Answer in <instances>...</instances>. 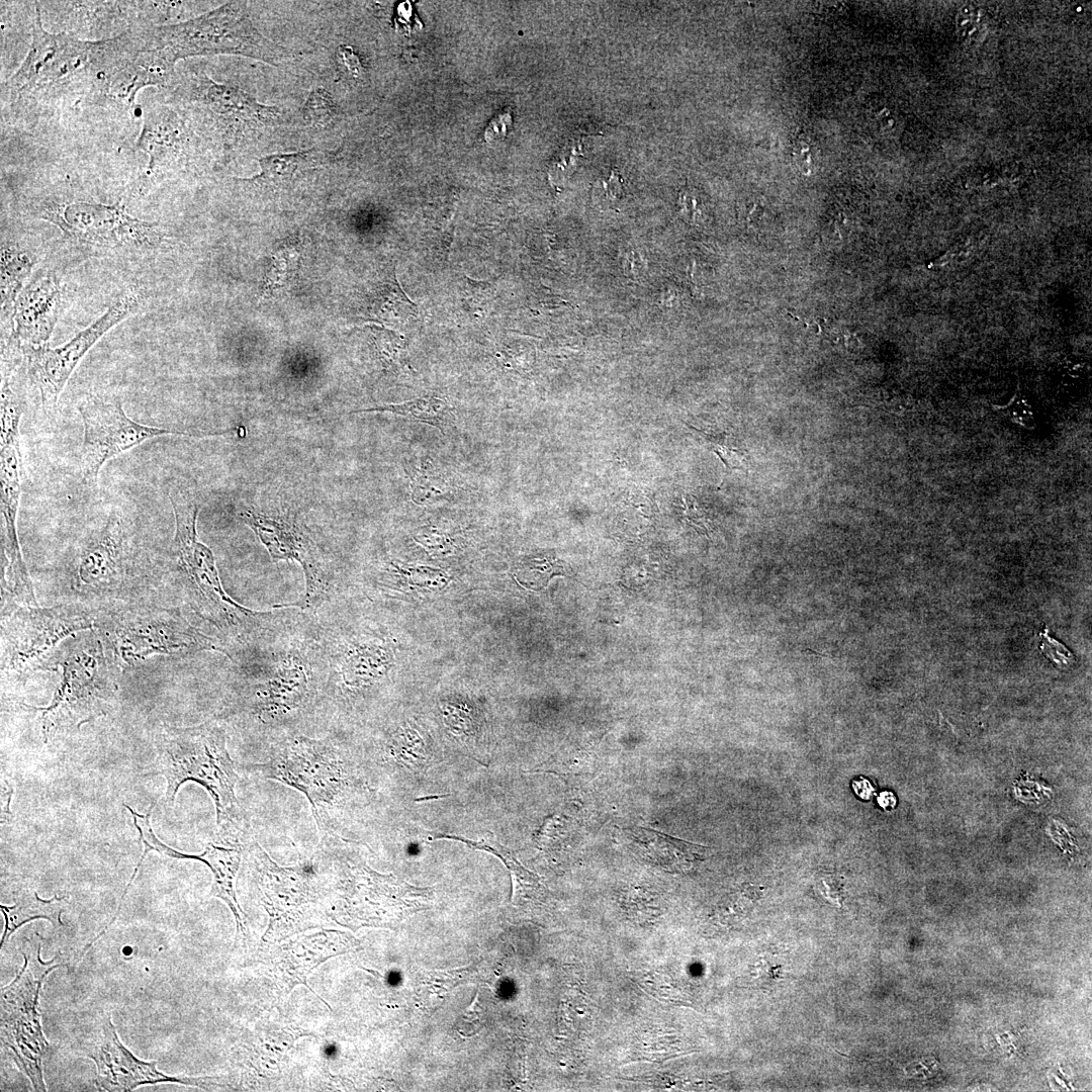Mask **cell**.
I'll return each mask as SVG.
<instances>
[{
    "instance_id": "1",
    "label": "cell",
    "mask_w": 1092,
    "mask_h": 1092,
    "mask_svg": "<svg viewBox=\"0 0 1092 1092\" xmlns=\"http://www.w3.org/2000/svg\"><path fill=\"white\" fill-rule=\"evenodd\" d=\"M232 662L237 710L248 729L276 738L323 710L327 668L309 614L298 609L270 638Z\"/></svg>"
},
{
    "instance_id": "2",
    "label": "cell",
    "mask_w": 1092,
    "mask_h": 1092,
    "mask_svg": "<svg viewBox=\"0 0 1092 1092\" xmlns=\"http://www.w3.org/2000/svg\"><path fill=\"white\" fill-rule=\"evenodd\" d=\"M122 47L121 35L91 41L43 28L37 5L32 41L19 69L3 84L2 99L17 118L53 113L82 98L104 100Z\"/></svg>"
},
{
    "instance_id": "3",
    "label": "cell",
    "mask_w": 1092,
    "mask_h": 1092,
    "mask_svg": "<svg viewBox=\"0 0 1092 1092\" xmlns=\"http://www.w3.org/2000/svg\"><path fill=\"white\" fill-rule=\"evenodd\" d=\"M169 496L175 515L172 551L182 574V595L197 616L216 630L233 661L282 628L296 609L275 606L274 611L260 612L232 599L221 584L211 550L197 540V502L181 489Z\"/></svg>"
},
{
    "instance_id": "4",
    "label": "cell",
    "mask_w": 1092,
    "mask_h": 1092,
    "mask_svg": "<svg viewBox=\"0 0 1092 1092\" xmlns=\"http://www.w3.org/2000/svg\"><path fill=\"white\" fill-rule=\"evenodd\" d=\"M147 775L166 778V798L170 805L174 804L179 788L192 781L211 796L218 825L238 816L235 786L239 776L228 751L225 729L218 722L184 728L164 726L158 738L154 768Z\"/></svg>"
},
{
    "instance_id": "5",
    "label": "cell",
    "mask_w": 1092,
    "mask_h": 1092,
    "mask_svg": "<svg viewBox=\"0 0 1092 1092\" xmlns=\"http://www.w3.org/2000/svg\"><path fill=\"white\" fill-rule=\"evenodd\" d=\"M112 654L95 634L69 643L57 656L55 670L62 669L60 685L47 707L23 704L40 713L43 741L62 730L77 727L105 715L115 698L117 682Z\"/></svg>"
},
{
    "instance_id": "6",
    "label": "cell",
    "mask_w": 1092,
    "mask_h": 1092,
    "mask_svg": "<svg viewBox=\"0 0 1092 1092\" xmlns=\"http://www.w3.org/2000/svg\"><path fill=\"white\" fill-rule=\"evenodd\" d=\"M133 31L145 48L160 51L173 64L192 56L238 54L277 66L287 53L258 32L240 2L187 21Z\"/></svg>"
},
{
    "instance_id": "7",
    "label": "cell",
    "mask_w": 1092,
    "mask_h": 1092,
    "mask_svg": "<svg viewBox=\"0 0 1092 1092\" xmlns=\"http://www.w3.org/2000/svg\"><path fill=\"white\" fill-rule=\"evenodd\" d=\"M118 663L133 666L156 655L183 657L225 644L193 625L178 608H129L98 618L97 627Z\"/></svg>"
},
{
    "instance_id": "8",
    "label": "cell",
    "mask_w": 1092,
    "mask_h": 1092,
    "mask_svg": "<svg viewBox=\"0 0 1092 1092\" xmlns=\"http://www.w3.org/2000/svg\"><path fill=\"white\" fill-rule=\"evenodd\" d=\"M41 943H33L22 954L24 965L14 980L1 988V1042L17 1068L30 1080L34 1091H47L42 1061L49 1050L43 1035L39 994L48 975L59 968L55 959H40Z\"/></svg>"
},
{
    "instance_id": "9",
    "label": "cell",
    "mask_w": 1092,
    "mask_h": 1092,
    "mask_svg": "<svg viewBox=\"0 0 1092 1092\" xmlns=\"http://www.w3.org/2000/svg\"><path fill=\"white\" fill-rule=\"evenodd\" d=\"M97 623L92 611L78 605H13L3 614L2 663L16 673L55 670L58 645L79 631L96 628Z\"/></svg>"
},
{
    "instance_id": "10",
    "label": "cell",
    "mask_w": 1092,
    "mask_h": 1092,
    "mask_svg": "<svg viewBox=\"0 0 1092 1092\" xmlns=\"http://www.w3.org/2000/svg\"><path fill=\"white\" fill-rule=\"evenodd\" d=\"M250 770L302 793L315 820L321 806L335 802L345 786L344 768L333 742L297 731L276 737L267 760L252 764Z\"/></svg>"
},
{
    "instance_id": "11",
    "label": "cell",
    "mask_w": 1092,
    "mask_h": 1092,
    "mask_svg": "<svg viewBox=\"0 0 1092 1092\" xmlns=\"http://www.w3.org/2000/svg\"><path fill=\"white\" fill-rule=\"evenodd\" d=\"M78 411L84 428L80 467L84 480L91 484L96 483L106 461L150 439L165 435L213 437L241 431L239 427L217 431H182L147 426L131 420L118 398L100 395L85 398L78 405Z\"/></svg>"
},
{
    "instance_id": "12",
    "label": "cell",
    "mask_w": 1092,
    "mask_h": 1092,
    "mask_svg": "<svg viewBox=\"0 0 1092 1092\" xmlns=\"http://www.w3.org/2000/svg\"><path fill=\"white\" fill-rule=\"evenodd\" d=\"M38 216L57 225L68 238L100 247L156 248L165 234L158 224L139 219L119 203L48 202Z\"/></svg>"
},
{
    "instance_id": "13",
    "label": "cell",
    "mask_w": 1092,
    "mask_h": 1092,
    "mask_svg": "<svg viewBox=\"0 0 1092 1092\" xmlns=\"http://www.w3.org/2000/svg\"><path fill=\"white\" fill-rule=\"evenodd\" d=\"M243 519L266 547L273 561L296 560L302 567L305 580L302 598L277 606L313 613L338 597L337 578L331 561L305 527L294 521L252 511H247Z\"/></svg>"
},
{
    "instance_id": "14",
    "label": "cell",
    "mask_w": 1092,
    "mask_h": 1092,
    "mask_svg": "<svg viewBox=\"0 0 1092 1092\" xmlns=\"http://www.w3.org/2000/svg\"><path fill=\"white\" fill-rule=\"evenodd\" d=\"M140 302L141 293L129 288L121 293L101 316L67 343L54 348L47 344L22 348L28 373L40 392L46 408L52 410L56 406L71 374L95 343L134 312Z\"/></svg>"
},
{
    "instance_id": "15",
    "label": "cell",
    "mask_w": 1092,
    "mask_h": 1092,
    "mask_svg": "<svg viewBox=\"0 0 1092 1092\" xmlns=\"http://www.w3.org/2000/svg\"><path fill=\"white\" fill-rule=\"evenodd\" d=\"M99 1031L83 1043L84 1054L96 1065L97 1086L105 1091H132L140 1086L178 1083L202 1089L223 1087L216 1077L170 1076L157 1070V1061L138 1059L120 1041L109 1014L102 1017Z\"/></svg>"
},
{
    "instance_id": "16",
    "label": "cell",
    "mask_w": 1092,
    "mask_h": 1092,
    "mask_svg": "<svg viewBox=\"0 0 1092 1092\" xmlns=\"http://www.w3.org/2000/svg\"><path fill=\"white\" fill-rule=\"evenodd\" d=\"M339 897L341 915L354 925H392L421 908L428 889H417L366 866L351 869Z\"/></svg>"
},
{
    "instance_id": "17",
    "label": "cell",
    "mask_w": 1092,
    "mask_h": 1092,
    "mask_svg": "<svg viewBox=\"0 0 1092 1092\" xmlns=\"http://www.w3.org/2000/svg\"><path fill=\"white\" fill-rule=\"evenodd\" d=\"M255 882L270 916L269 929H296L315 913L316 894L302 868L277 864L257 842L249 848Z\"/></svg>"
},
{
    "instance_id": "18",
    "label": "cell",
    "mask_w": 1092,
    "mask_h": 1092,
    "mask_svg": "<svg viewBox=\"0 0 1092 1092\" xmlns=\"http://www.w3.org/2000/svg\"><path fill=\"white\" fill-rule=\"evenodd\" d=\"M136 146L149 157L145 179L159 180L188 163L195 136L177 107L158 103L145 111Z\"/></svg>"
},
{
    "instance_id": "19",
    "label": "cell",
    "mask_w": 1092,
    "mask_h": 1092,
    "mask_svg": "<svg viewBox=\"0 0 1092 1092\" xmlns=\"http://www.w3.org/2000/svg\"><path fill=\"white\" fill-rule=\"evenodd\" d=\"M186 95L167 92L172 97L186 98L198 106L220 131L229 132L239 125L258 126L273 122L279 109L259 103L237 86L213 81L205 74L195 75L186 82Z\"/></svg>"
},
{
    "instance_id": "20",
    "label": "cell",
    "mask_w": 1092,
    "mask_h": 1092,
    "mask_svg": "<svg viewBox=\"0 0 1092 1092\" xmlns=\"http://www.w3.org/2000/svg\"><path fill=\"white\" fill-rule=\"evenodd\" d=\"M57 275L40 269L31 276L12 309L13 336L21 348L46 345L66 304Z\"/></svg>"
},
{
    "instance_id": "21",
    "label": "cell",
    "mask_w": 1092,
    "mask_h": 1092,
    "mask_svg": "<svg viewBox=\"0 0 1092 1092\" xmlns=\"http://www.w3.org/2000/svg\"><path fill=\"white\" fill-rule=\"evenodd\" d=\"M126 547L121 521L111 516L81 546L76 568L78 584L99 592L117 589L125 578Z\"/></svg>"
},
{
    "instance_id": "22",
    "label": "cell",
    "mask_w": 1092,
    "mask_h": 1092,
    "mask_svg": "<svg viewBox=\"0 0 1092 1092\" xmlns=\"http://www.w3.org/2000/svg\"><path fill=\"white\" fill-rule=\"evenodd\" d=\"M39 4V2H37ZM39 4L53 15L64 33L99 41L114 38L131 29L130 1H46Z\"/></svg>"
},
{
    "instance_id": "23",
    "label": "cell",
    "mask_w": 1092,
    "mask_h": 1092,
    "mask_svg": "<svg viewBox=\"0 0 1092 1092\" xmlns=\"http://www.w3.org/2000/svg\"><path fill=\"white\" fill-rule=\"evenodd\" d=\"M354 946L353 937L337 930L300 936L277 949L272 958L273 972L288 992L298 984L310 989L306 978L318 965Z\"/></svg>"
},
{
    "instance_id": "24",
    "label": "cell",
    "mask_w": 1092,
    "mask_h": 1092,
    "mask_svg": "<svg viewBox=\"0 0 1092 1092\" xmlns=\"http://www.w3.org/2000/svg\"><path fill=\"white\" fill-rule=\"evenodd\" d=\"M241 849L228 848L206 844L202 853L192 854V859L204 862L213 876L210 895L223 901L232 911L236 924L237 933L245 935V913L242 910L235 891V880L241 863Z\"/></svg>"
},
{
    "instance_id": "25",
    "label": "cell",
    "mask_w": 1092,
    "mask_h": 1092,
    "mask_svg": "<svg viewBox=\"0 0 1092 1092\" xmlns=\"http://www.w3.org/2000/svg\"><path fill=\"white\" fill-rule=\"evenodd\" d=\"M68 906V897L57 895L49 900L39 898L36 892L27 889L18 892L15 903L11 906L0 905L5 927L1 936V947L9 937L23 924L34 919H46L55 926L63 925L62 914Z\"/></svg>"
},
{
    "instance_id": "26",
    "label": "cell",
    "mask_w": 1092,
    "mask_h": 1092,
    "mask_svg": "<svg viewBox=\"0 0 1092 1092\" xmlns=\"http://www.w3.org/2000/svg\"><path fill=\"white\" fill-rule=\"evenodd\" d=\"M0 262L1 311L2 315H6L13 309L16 298L27 283L36 257L26 248L3 242Z\"/></svg>"
},
{
    "instance_id": "27",
    "label": "cell",
    "mask_w": 1092,
    "mask_h": 1092,
    "mask_svg": "<svg viewBox=\"0 0 1092 1092\" xmlns=\"http://www.w3.org/2000/svg\"><path fill=\"white\" fill-rule=\"evenodd\" d=\"M321 159H324L322 153L312 149L266 156L258 161L261 168L259 175L249 181L274 187L285 186L295 173L311 167Z\"/></svg>"
},
{
    "instance_id": "28",
    "label": "cell",
    "mask_w": 1092,
    "mask_h": 1092,
    "mask_svg": "<svg viewBox=\"0 0 1092 1092\" xmlns=\"http://www.w3.org/2000/svg\"><path fill=\"white\" fill-rule=\"evenodd\" d=\"M391 413L397 416L412 419L432 425L444 433V427L451 420V406L449 402L439 395H425L399 404H386L355 411L352 413Z\"/></svg>"
},
{
    "instance_id": "29",
    "label": "cell",
    "mask_w": 1092,
    "mask_h": 1092,
    "mask_svg": "<svg viewBox=\"0 0 1092 1092\" xmlns=\"http://www.w3.org/2000/svg\"><path fill=\"white\" fill-rule=\"evenodd\" d=\"M438 837L459 840L473 848L486 850L499 857L511 873L513 884V901H520L521 899L531 898L534 896V893H536L540 889L538 878L533 873L524 869L519 863V861L516 860V858L510 852H508V850H506L497 842L491 840L490 837H485L480 841H472L462 836L448 834H437V838Z\"/></svg>"
},
{
    "instance_id": "30",
    "label": "cell",
    "mask_w": 1092,
    "mask_h": 1092,
    "mask_svg": "<svg viewBox=\"0 0 1092 1092\" xmlns=\"http://www.w3.org/2000/svg\"><path fill=\"white\" fill-rule=\"evenodd\" d=\"M381 288L372 304L376 317L387 323H403L417 314V305L408 299L394 277Z\"/></svg>"
},
{
    "instance_id": "31",
    "label": "cell",
    "mask_w": 1092,
    "mask_h": 1092,
    "mask_svg": "<svg viewBox=\"0 0 1092 1092\" xmlns=\"http://www.w3.org/2000/svg\"><path fill=\"white\" fill-rule=\"evenodd\" d=\"M124 807L126 809H128V811L130 812V814H131V816L133 818L134 826L136 827V829H138V831L140 833V838L143 841V844H144L145 848H144V852H143V854H142V856L140 858V861L138 862V864H136V867H135V869H134V871H133V873L131 875L130 880H129L127 886L125 887V889L123 891L122 897H121L120 902H119V904L117 906L116 913L113 916V918L111 919V921L107 924V926H105V930L104 929L102 930L103 933H105V931L109 928V926L116 920V918H117V916H118V914L120 912L121 905H122V902H123V900L125 898V895H126L128 889L130 888V886H131V884H132V882H133V880H134V878L136 876V873L140 870V868H141V866H142V863L144 861V858H145V856H146V854L148 852H150L152 850H155V851L159 852L160 854H162L164 856L171 857V858L189 859V853L181 852L179 850H176V849L166 845L165 843H163L156 836V834L154 833V831L152 829L151 822H150L151 811L147 815H143V814H139L136 811L131 809L128 805L124 804Z\"/></svg>"
},
{
    "instance_id": "32",
    "label": "cell",
    "mask_w": 1092,
    "mask_h": 1092,
    "mask_svg": "<svg viewBox=\"0 0 1092 1092\" xmlns=\"http://www.w3.org/2000/svg\"><path fill=\"white\" fill-rule=\"evenodd\" d=\"M494 292L490 283L464 276L458 287L460 308L472 320L483 318L491 306Z\"/></svg>"
},
{
    "instance_id": "33",
    "label": "cell",
    "mask_w": 1092,
    "mask_h": 1092,
    "mask_svg": "<svg viewBox=\"0 0 1092 1092\" xmlns=\"http://www.w3.org/2000/svg\"><path fill=\"white\" fill-rule=\"evenodd\" d=\"M473 968L455 969L451 971L429 972L421 982V991L433 1005L443 1000L445 995L466 981L473 974Z\"/></svg>"
},
{
    "instance_id": "34",
    "label": "cell",
    "mask_w": 1092,
    "mask_h": 1092,
    "mask_svg": "<svg viewBox=\"0 0 1092 1092\" xmlns=\"http://www.w3.org/2000/svg\"><path fill=\"white\" fill-rule=\"evenodd\" d=\"M307 121L316 127L328 126L337 114V105L330 92L323 88L310 92L304 107Z\"/></svg>"
},
{
    "instance_id": "35",
    "label": "cell",
    "mask_w": 1092,
    "mask_h": 1092,
    "mask_svg": "<svg viewBox=\"0 0 1092 1092\" xmlns=\"http://www.w3.org/2000/svg\"><path fill=\"white\" fill-rule=\"evenodd\" d=\"M996 411L1022 429L1032 431L1036 428L1032 405L1019 393L1015 394L1006 405L997 406Z\"/></svg>"
},
{
    "instance_id": "36",
    "label": "cell",
    "mask_w": 1092,
    "mask_h": 1092,
    "mask_svg": "<svg viewBox=\"0 0 1092 1092\" xmlns=\"http://www.w3.org/2000/svg\"><path fill=\"white\" fill-rule=\"evenodd\" d=\"M442 485L443 482L439 478H432L428 466L422 467V470L413 480V498L415 502H424L432 496L443 494Z\"/></svg>"
},
{
    "instance_id": "37",
    "label": "cell",
    "mask_w": 1092,
    "mask_h": 1092,
    "mask_svg": "<svg viewBox=\"0 0 1092 1092\" xmlns=\"http://www.w3.org/2000/svg\"><path fill=\"white\" fill-rule=\"evenodd\" d=\"M336 60L339 70L350 79H360L363 76L364 68L354 50L346 44L338 47L336 52Z\"/></svg>"
},
{
    "instance_id": "38",
    "label": "cell",
    "mask_w": 1092,
    "mask_h": 1092,
    "mask_svg": "<svg viewBox=\"0 0 1092 1092\" xmlns=\"http://www.w3.org/2000/svg\"><path fill=\"white\" fill-rule=\"evenodd\" d=\"M697 432L703 435L708 445L727 467L737 465V462L734 459L737 456L738 449L732 446L729 438L724 437L723 435L711 434L699 430H697Z\"/></svg>"
},
{
    "instance_id": "39",
    "label": "cell",
    "mask_w": 1092,
    "mask_h": 1092,
    "mask_svg": "<svg viewBox=\"0 0 1092 1092\" xmlns=\"http://www.w3.org/2000/svg\"><path fill=\"white\" fill-rule=\"evenodd\" d=\"M1039 635L1042 636L1039 649L1046 657L1061 666H1066L1074 660L1072 652L1058 640L1050 637L1046 632L1040 633Z\"/></svg>"
},
{
    "instance_id": "40",
    "label": "cell",
    "mask_w": 1092,
    "mask_h": 1092,
    "mask_svg": "<svg viewBox=\"0 0 1092 1092\" xmlns=\"http://www.w3.org/2000/svg\"><path fill=\"white\" fill-rule=\"evenodd\" d=\"M513 118L510 108L499 111L488 123L484 130V139L491 141L504 136L512 125Z\"/></svg>"
},
{
    "instance_id": "41",
    "label": "cell",
    "mask_w": 1092,
    "mask_h": 1092,
    "mask_svg": "<svg viewBox=\"0 0 1092 1092\" xmlns=\"http://www.w3.org/2000/svg\"><path fill=\"white\" fill-rule=\"evenodd\" d=\"M480 1027V1008L478 1006V1000L476 996L471 1005L467 1008L466 1012L460 1018L458 1023V1030L459 1033L464 1036H471Z\"/></svg>"
},
{
    "instance_id": "42",
    "label": "cell",
    "mask_w": 1092,
    "mask_h": 1092,
    "mask_svg": "<svg viewBox=\"0 0 1092 1092\" xmlns=\"http://www.w3.org/2000/svg\"><path fill=\"white\" fill-rule=\"evenodd\" d=\"M822 893L826 898L834 903L838 904L842 901V898L834 892L837 891L842 894L841 879L837 877L827 876L821 881Z\"/></svg>"
},
{
    "instance_id": "43",
    "label": "cell",
    "mask_w": 1092,
    "mask_h": 1092,
    "mask_svg": "<svg viewBox=\"0 0 1092 1092\" xmlns=\"http://www.w3.org/2000/svg\"><path fill=\"white\" fill-rule=\"evenodd\" d=\"M852 788L854 792L864 800L870 799L874 793V788L871 783L864 779L853 781Z\"/></svg>"
},
{
    "instance_id": "44",
    "label": "cell",
    "mask_w": 1092,
    "mask_h": 1092,
    "mask_svg": "<svg viewBox=\"0 0 1092 1092\" xmlns=\"http://www.w3.org/2000/svg\"><path fill=\"white\" fill-rule=\"evenodd\" d=\"M878 802L885 809L892 808L896 804V798L892 793L884 792L879 796Z\"/></svg>"
}]
</instances>
